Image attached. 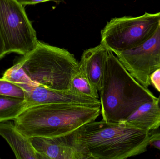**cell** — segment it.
Wrapping results in <instances>:
<instances>
[{"mask_svg":"<svg viewBox=\"0 0 160 159\" xmlns=\"http://www.w3.org/2000/svg\"><path fill=\"white\" fill-rule=\"evenodd\" d=\"M84 159H125L145 152L150 132L102 120L81 126L67 135Z\"/></svg>","mask_w":160,"mask_h":159,"instance_id":"1","label":"cell"},{"mask_svg":"<svg viewBox=\"0 0 160 159\" xmlns=\"http://www.w3.org/2000/svg\"><path fill=\"white\" fill-rule=\"evenodd\" d=\"M100 113L101 107L84 105H40L25 109L14 120V125L29 138H57L71 134L95 121Z\"/></svg>","mask_w":160,"mask_h":159,"instance_id":"2","label":"cell"},{"mask_svg":"<svg viewBox=\"0 0 160 159\" xmlns=\"http://www.w3.org/2000/svg\"><path fill=\"white\" fill-rule=\"evenodd\" d=\"M99 92L102 120L111 123L123 122L140 105L157 98L130 74L110 50Z\"/></svg>","mask_w":160,"mask_h":159,"instance_id":"3","label":"cell"},{"mask_svg":"<svg viewBox=\"0 0 160 159\" xmlns=\"http://www.w3.org/2000/svg\"><path fill=\"white\" fill-rule=\"evenodd\" d=\"M18 62L33 81L57 90H69L71 78L79 69V63L68 50L38 40L35 48Z\"/></svg>","mask_w":160,"mask_h":159,"instance_id":"4","label":"cell"},{"mask_svg":"<svg viewBox=\"0 0 160 159\" xmlns=\"http://www.w3.org/2000/svg\"><path fill=\"white\" fill-rule=\"evenodd\" d=\"M160 22V12L112 19L101 32V44L113 53L133 49L154 34Z\"/></svg>","mask_w":160,"mask_h":159,"instance_id":"5","label":"cell"},{"mask_svg":"<svg viewBox=\"0 0 160 159\" xmlns=\"http://www.w3.org/2000/svg\"><path fill=\"white\" fill-rule=\"evenodd\" d=\"M0 34L7 54L24 56L35 48L38 41L24 6L18 0H0Z\"/></svg>","mask_w":160,"mask_h":159,"instance_id":"6","label":"cell"},{"mask_svg":"<svg viewBox=\"0 0 160 159\" xmlns=\"http://www.w3.org/2000/svg\"><path fill=\"white\" fill-rule=\"evenodd\" d=\"M114 54L130 74L148 88L150 75L160 68V22L154 34L141 45Z\"/></svg>","mask_w":160,"mask_h":159,"instance_id":"7","label":"cell"},{"mask_svg":"<svg viewBox=\"0 0 160 159\" xmlns=\"http://www.w3.org/2000/svg\"><path fill=\"white\" fill-rule=\"evenodd\" d=\"M26 91L24 101L27 108L40 105L55 103L77 104L101 107L100 100L82 97L70 90H57L40 85L35 87L19 85Z\"/></svg>","mask_w":160,"mask_h":159,"instance_id":"8","label":"cell"},{"mask_svg":"<svg viewBox=\"0 0 160 159\" xmlns=\"http://www.w3.org/2000/svg\"><path fill=\"white\" fill-rule=\"evenodd\" d=\"M29 138L40 159H84L69 142L67 136Z\"/></svg>","mask_w":160,"mask_h":159,"instance_id":"9","label":"cell"},{"mask_svg":"<svg viewBox=\"0 0 160 159\" xmlns=\"http://www.w3.org/2000/svg\"><path fill=\"white\" fill-rule=\"evenodd\" d=\"M108 51L109 49L100 43L85 50L79 63L80 70L98 91L101 87Z\"/></svg>","mask_w":160,"mask_h":159,"instance_id":"10","label":"cell"},{"mask_svg":"<svg viewBox=\"0 0 160 159\" xmlns=\"http://www.w3.org/2000/svg\"><path fill=\"white\" fill-rule=\"evenodd\" d=\"M0 136L8 143L18 159H40L30 138L22 133L11 122L0 123Z\"/></svg>","mask_w":160,"mask_h":159,"instance_id":"11","label":"cell"},{"mask_svg":"<svg viewBox=\"0 0 160 159\" xmlns=\"http://www.w3.org/2000/svg\"><path fill=\"white\" fill-rule=\"evenodd\" d=\"M121 123L149 132L158 129L160 127V99L157 98L146 102Z\"/></svg>","mask_w":160,"mask_h":159,"instance_id":"12","label":"cell"},{"mask_svg":"<svg viewBox=\"0 0 160 159\" xmlns=\"http://www.w3.org/2000/svg\"><path fill=\"white\" fill-rule=\"evenodd\" d=\"M26 108L24 100L0 95V123L15 120Z\"/></svg>","mask_w":160,"mask_h":159,"instance_id":"13","label":"cell"},{"mask_svg":"<svg viewBox=\"0 0 160 159\" xmlns=\"http://www.w3.org/2000/svg\"><path fill=\"white\" fill-rule=\"evenodd\" d=\"M69 90L82 97L99 99V91L80 69L71 78Z\"/></svg>","mask_w":160,"mask_h":159,"instance_id":"14","label":"cell"},{"mask_svg":"<svg viewBox=\"0 0 160 159\" xmlns=\"http://www.w3.org/2000/svg\"><path fill=\"white\" fill-rule=\"evenodd\" d=\"M2 78L18 85H27L32 87L39 85L31 79L18 62L5 72Z\"/></svg>","mask_w":160,"mask_h":159,"instance_id":"15","label":"cell"},{"mask_svg":"<svg viewBox=\"0 0 160 159\" xmlns=\"http://www.w3.org/2000/svg\"><path fill=\"white\" fill-rule=\"evenodd\" d=\"M0 95L24 100L26 91L19 85L4 78H0Z\"/></svg>","mask_w":160,"mask_h":159,"instance_id":"16","label":"cell"},{"mask_svg":"<svg viewBox=\"0 0 160 159\" xmlns=\"http://www.w3.org/2000/svg\"><path fill=\"white\" fill-rule=\"evenodd\" d=\"M150 84L155 89L160 92V68L155 70L150 75L149 77Z\"/></svg>","mask_w":160,"mask_h":159,"instance_id":"17","label":"cell"},{"mask_svg":"<svg viewBox=\"0 0 160 159\" xmlns=\"http://www.w3.org/2000/svg\"><path fill=\"white\" fill-rule=\"evenodd\" d=\"M149 145L160 150V133L150 135Z\"/></svg>","mask_w":160,"mask_h":159,"instance_id":"18","label":"cell"},{"mask_svg":"<svg viewBox=\"0 0 160 159\" xmlns=\"http://www.w3.org/2000/svg\"><path fill=\"white\" fill-rule=\"evenodd\" d=\"M52 1H56V0H18V2H19L23 6L27 5H35L39 3Z\"/></svg>","mask_w":160,"mask_h":159,"instance_id":"19","label":"cell"},{"mask_svg":"<svg viewBox=\"0 0 160 159\" xmlns=\"http://www.w3.org/2000/svg\"><path fill=\"white\" fill-rule=\"evenodd\" d=\"M6 54H7V53L6 51L4 42L2 37L0 34V59L3 58Z\"/></svg>","mask_w":160,"mask_h":159,"instance_id":"20","label":"cell"}]
</instances>
